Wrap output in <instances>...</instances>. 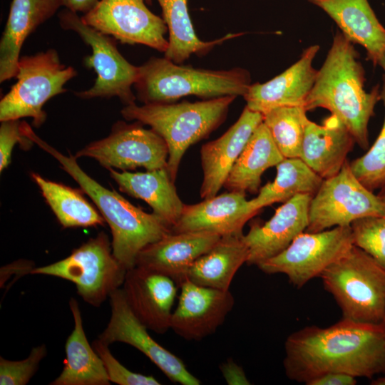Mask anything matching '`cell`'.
Listing matches in <instances>:
<instances>
[{
    "label": "cell",
    "mask_w": 385,
    "mask_h": 385,
    "mask_svg": "<svg viewBox=\"0 0 385 385\" xmlns=\"http://www.w3.org/2000/svg\"><path fill=\"white\" fill-rule=\"evenodd\" d=\"M63 6V0H12L0 41V82L16 76L27 37Z\"/></svg>",
    "instance_id": "obj_24"
},
{
    "label": "cell",
    "mask_w": 385,
    "mask_h": 385,
    "mask_svg": "<svg viewBox=\"0 0 385 385\" xmlns=\"http://www.w3.org/2000/svg\"><path fill=\"white\" fill-rule=\"evenodd\" d=\"M111 315L106 329L98 336L107 344L123 342L145 354L173 382L183 385H199L184 362L159 344L149 334L148 328L135 317L127 303L123 289L109 296Z\"/></svg>",
    "instance_id": "obj_14"
},
{
    "label": "cell",
    "mask_w": 385,
    "mask_h": 385,
    "mask_svg": "<svg viewBox=\"0 0 385 385\" xmlns=\"http://www.w3.org/2000/svg\"><path fill=\"white\" fill-rule=\"evenodd\" d=\"M31 176L63 227H88L104 225L106 221L103 216L79 190L45 179L38 173H32Z\"/></svg>",
    "instance_id": "obj_31"
},
{
    "label": "cell",
    "mask_w": 385,
    "mask_h": 385,
    "mask_svg": "<svg viewBox=\"0 0 385 385\" xmlns=\"http://www.w3.org/2000/svg\"><path fill=\"white\" fill-rule=\"evenodd\" d=\"M223 376L228 384H250L242 367L232 360H229L220 366Z\"/></svg>",
    "instance_id": "obj_39"
},
{
    "label": "cell",
    "mask_w": 385,
    "mask_h": 385,
    "mask_svg": "<svg viewBox=\"0 0 385 385\" xmlns=\"http://www.w3.org/2000/svg\"><path fill=\"white\" fill-rule=\"evenodd\" d=\"M150 3L151 0H146ZM161 6L163 19L169 31L168 47L165 57L180 64L191 55L203 56L215 46L240 34H229L220 38L202 41L195 34L188 8V0H157Z\"/></svg>",
    "instance_id": "obj_29"
},
{
    "label": "cell",
    "mask_w": 385,
    "mask_h": 385,
    "mask_svg": "<svg viewBox=\"0 0 385 385\" xmlns=\"http://www.w3.org/2000/svg\"><path fill=\"white\" fill-rule=\"evenodd\" d=\"M364 83V70L354 43L338 31L304 104L307 111L317 108L330 111L362 149L369 147V121L381 100L379 86L366 92Z\"/></svg>",
    "instance_id": "obj_2"
},
{
    "label": "cell",
    "mask_w": 385,
    "mask_h": 385,
    "mask_svg": "<svg viewBox=\"0 0 385 385\" xmlns=\"http://www.w3.org/2000/svg\"><path fill=\"white\" fill-rule=\"evenodd\" d=\"M127 270L115 257L111 242L99 232L66 258L34 268L31 274L60 277L75 284L78 295L99 307L111 293L123 285Z\"/></svg>",
    "instance_id": "obj_8"
},
{
    "label": "cell",
    "mask_w": 385,
    "mask_h": 385,
    "mask_svg": "<svg viewBox=\"0 0 385 385\" xmlns=\"http://www.w3.org/2000/svg\"><path fill=\"white\" fill-rule=\"evenodd\" d=\"M236 98L227 96L193 103L184 101L142 106L134 103L125 106L120 113L128 120L149 125L164 139L168 148L167 169L175 183L185 151L224 122Z\"/></svg>",
    "instance_id": "obj_4"
},
{
    "label": "cell",
    "mask_w": 385,
    "mask_h": 385,
    "mask_svg": "<svg viewBox=\"0 0 385 385\" xmlns=\"http://www.w3.org/2000/svg\"><path fill=\"white\" fill-rule=\"evenodd\" d=\"M374 385H385V376L379 377L376 379L374 380L371 383Z\"/></svg>",
    "instance_id": "obj_42"
},
{
    "label": "cell",
    "mask_w": 385,
    "mask_h": 385,
    "mask_svg": "<svg viewBox=\"0 0 385 385\" xmlns=\"http://www.w3.org/2000/svg\"><path fill=\"white\" fill-rule=\"evenodd\" d=\"M369 216H385V205L357 179L346 161L338 173L323 179L312 196L306 232L350 226Z\"/></svg>",
    "instance_id": "obj_10"
},
{
    "label": "cell",
    "mask_w": 385,
    "mask_h": 385,
    "mask_svg": "<svg viewBox=\"0 0 385 385\" xmlns=\"http://www.w3.org/2000/svg\"><path fill=\"white\" fill-rule=\"evenodd\" d=\"M45 344L32 348L29 356L20 361L0 357V384L26 385L37 371L41 361L46 356Z\"/></svg>",
    "instance_id": "obj_35"
},
{
    "label": "cell",
    "mask_w": 385,
    "mask_h": 385,
    "mask_svg": "<svg viewBox=\"0 0 385 385\" xmlns=\"http://www.w3.org/2000/svg\"><path fill=\"white\" fill-rule=\"evenodd\" d=\"M145 1L99 0L81 19L122 43L143 44L165 53L168 47L167 25L148 9Z\"/></svg>",
    "instance_id": "obj_13"
},
{
    "label": "cell",
    "mask_w": 385,
    "mask_h": 385,
    "mask_svg": "<svg viewBox=\"0 0 385 385\" xmlns=\"http://www.w3.org/2000/svg\"><path fill=\"white\" fill-rule=\"evenodd\" d=\"M356 143L345 125L331 115L322 125L307 122L300 158L322 179L338 173Z\"/></svg>",
    "instance_id": "obj_22"
},
{
    "label": "cell",
    "mask_w": 385,
    "mask_h": 385,
    "mask_svg": "<svg viewBox=\"0 0 385 385\" xmlns=\"http://www.w3.org/2000/svg\"><path fill=\"white\" fill-rule=\"evenodd\" d=\"M74 328L66 339V360L60 375L50 385H109L102 359L87 339L78 303L69 301Z\"/></svg>",
    "instance_id": "obj_26"
},
{
    "label": "cell",
    "mask_w": 385,
    "mask_h": 385,
    "mask_svg": "<svg viewBox=\"0 0 385 385\" xmlns=\"http://www.w3.org/2000/svg\"><path fill=\"white\" fill-rule=\"evenodd\" d=\"M99 0H63V6L74 12L89 11Z\"/></svg>",
    "instance_id": "obj_40"
},
{
    "label": "cell",
    "mask_w": 385,
    "mask_h": 385,
    "mask_svg": "<svg viewBox=\"0 0 385 385\" xmlns=\"http://www.w3.org/2000/svg\"><path fill=\"white\" fill-rule=\"evenodd\" d=\"M25 136L53 156L94 202L111 228L115 257L128 270L135 266L139 252L172 232L171 227L153 212L133 205L115 190L90 177L78 165L75 155H65L39 138L25 122Z\"/></svg>",
    "instance_id": "obj_3"
},
{
    "label": "cell",
    "mask_w": 385,
    "mask_h": 385,
    "mask_svg": "<svg viewBox=\"0 0 385 385\" xmlns=\"http://www.w3.org/2000/svg\"><path fill=\"white\" fill-rule=\"evenodd\" d=\"M108 344L99 339L92 342V346L102 359L108 379L119 385H159L160 383L153 376L133 372L111 354Z\"/></svg>",
    "instance_id": "obj_36"
},
{
    "label": "cell",
    "mask_w": 385,
    "mask_h": 385,
    "mask_svg": "<svg viewBox=\"0 0 385 385\" xmlns=\"http://www.w3.org/2000/svg\"><path fill=\"white\" fill-rule=\"evenodd\" d=\"M350 227L354 245L385 268V216L362 217Z\"/></svg>",
    "instance_id": "obj_34"
},
{
    "label": "cell",
    "mask_w": 385,
    "mask_h": 385,
    "mask_svg": "<svg viewBox=\"0 0 385 385\" xmlns=\"http://www.w3.org/2000/svg\"><path fill=\"white\" fill-rule=\"evenodd\" d=\"M108 170L120 191L146 202L153 212L171 228L176 224L185 204L178 196L175 183L166 168L137 173Z\"/></svg>",
    "instance_id": "obj_25"
},
{
    "label": "cell",
    "mask_w": 385,
    "mask_h": 385,
    "mask_svg": "<svg viewBox=\"0 0 385 385\" xmlns=\"http://www.w3.org/2000/svg\"><path fill=\"white\" fill-rule=\"evenodd\" d=\"M256 214L245 192L230 191L196 204H185L180 219L171 229L173 232H208L221 237L242 236L245 225Z\"/></svg>",
    "instance_id": "obj_20"
},
{
    "label": "cell",
    "mask_w": 385,
    "mask_h": 385,
    "mask_svg": "<svg viewBox=\"0 0 385 385\" xmlns=\"http://www.w3.org/2000/svg\"><path fill=\"white\" fill-rule=\"evenodd\" d=\"M134 84L136 98L147 103H174L185 96L205 100L244 96L251 85L250 73L242 68L209 70L180 65L152 57L142 66Z\"/></svg>",
    "instance_id": "obj_5"
},
{
    "label": "cell",
    "mask_w": 385,
    "mask_h": 385,
    "mask_svg": "<svg viewBox=\"0 0 385 385\" xmlns=\"http://www.w3.org/2000/svg\"><path fill=\"white\" fill-rule=\"evenodd\" d=\"M350 226L320 232H303L282 252L257 265L265 274H284L297 288L302 287L344 255L353 245Z\"/></svg>",
    "instance_id": "obj_11"
},
{
    "label": "cell",
    "mask_w": 385,
    "mask_h": 385,
    "mask_svg": "<svg viewBox=\"0 0 385 385\" xmlns=\"http://www.w3.org/2000/svg\"><path fill=\"white\" fill-rule=\"evenodd\" d=\"M179 287L170 329L190 341H200L215 332L233 308L235 299L230 290L198 285L188 279Z\"/></svg>",
    "instance_id": "obj_15"
},
{
    "label": "cell",
    "mask_w": 385,
    "mask_h": 385,
    "mask_svg": "<svg viewBox=\"0 0 385 385\" xmlns=\"http://www.w3.org/2000/svg\"><path fill=\"white\" fill-rule=\"evenodd\" d=\"M178 287L170 277L135 265L127 270L123 290L135 317L148 329L163 334L170 329Z\"/></svg>",
    "instance_id": "obj_16"
},
{
    "label": "cell",
    "mask_w": 385,
    "mask_h": 385,
    "mask_svg": "<svg viewBox=\"0 0 385 385\" xmlns=\"http://www.w3.org/2000/svg\"><path fill=\"white\" fill-rule=\"evenodd\" d=\"M76 75L74 68L61 62L53 48L20 57L17 81L0 101V120L29 117L35 127L41 126L46 119L44 104L66 92L64 85Z\"/></svg>",
    "instance_id": "obj_7"
},
{
    "label": "cell",
    "mask_w": 385,
    "mask_h": 385,
    "mask_svg": "<svg viewBox=\"0 0 385 385\" xmlns=\"http://www.w3.org/2000/svg\"><path fill=\"white\" fill-rule=\"evenodd\" d=\"M263 121V114L245 107L237 120L220 138L200 150L203 179L200 197L215 196L224 184L248 140Z\"/></svg>",
    "instance_id": "obj_19"
},
{
    "label": "cell",
    "mask_w": 385,
    "mask_h": 385,
    "mask_svg": "<svg viewBox=\"0 0 385 385\" xmlns=\"http://www.w3.org/2000/svg\"><path fill=\"white\" fill-rule=\"evenodd\" d=\"M19 120L1 121L0 126V171L2 172L10 163L13 148L17 143L24 149L34 143L25 136L21 128Z\"/></svg>",
    "instance_id": "obj_37"
},
{
    "label": "cell",
    "mask_w": 385,
    "mask_h": 385,
    "mask_svg": "<svg viewBox=\"0 0 385 385\" xmlns=\"http://www.w3.org/2000/svg\"><path fill=\"white\" fill-rule=\"evenodd\" d=\"M75 157L93 158L107 169L125 171L141 167L153 170L167 168L168 148L160 135L140 122L118 121L107 137L89 143Z\"/></svg>",
    "instance_id": "obj_12"
},
{
    "label": "cell",
    "mask_w": 385,
    "mask_h": 385,
    "mask_svg": "<svg viewBox=\"0 0 385 385\" xmlns=\"http://www.w3.org/2000/svg\"><path fill=\"white\" fill-rule=\"evenodd\" d=\"M276 168L274 180L262 187L258 195L249 200L250 208L256 213L264 207L284 202L299 194L314 195L323 180L300 158H284Z\"/></svg>",
    "instance_id": "obj_30"
},
{
    "label": "cell",
    "mask_w": 385,
    "mask_h": 385,
    "mask_svg": "<svg viewBox=\"0 0 385 385\" xmlns=\"http://www.w3.org/2000/svg\"><path fill=\"white\" fill-rule=\"evenodd\" d=\"M58 19L63 29L76 32L92 49L84 63L95 70L97 78L92 87L75 94L83 99L116 96L125 106L134 103L132 86L138 80L139 66L121 55L113 38L86 24L76 12L65 9Z\"/></svg>",
    "instance_id": "obj_9"
},
{
    "label": "cell",
    "mask_w": 385,
    "mask_h": 385,
    "mask_svg": "<svg viewBox=\"0 0 385 385\" xmlns=\"http://www.w3.org/2000/svg\"><path fill=\"white\" fill-rule=\"evenodd\" d=\"M385 108V78L381 91ZM357 179L369 190L374 191L385 185V116L381 131L374 144L362 156L349 163Z\"/></svg>",
    "instance_id": "obj_33"
},
{
    "label": "cell",
    "mask_w": 385,
    "mask_h": 385,
    "mask_svg": "<svg viewBox=\"0 0 385 385\" xmlns=\"http://www.w3.org/2000/svg\"><path fill=\"white\" fill-rule=\"evenodd\" d=\"M287 376L307 384L329 372L370 379L385 374V327L344 319L328 327L307 326L284 343Z\"/></svg>",
    "instance_id": "obj_1"
},
{
    "label": "cell",
    "mask_w": 385,
    "mask_h": 385,
    "mask_svg": "<svg viewBox=\"0 0 385 385\" xmlns=\"http://www.w3.org/2000/svg\"><path fill=\"white\" fill-rule=\"evenodd\" d=\"M319 50V45L310 46L279 75L263 83L251 84L243 96L246 107L262 114L280 107H304L317 77L312 63Z\"/></svg>",
    "instance_id": "obj_18"
},
{
    "label": "cell",
    "mask_w": 385,
    "mask_h": 385,
    "mask_svg": "<svg viewBox=\"0 0 385 385\" xmlns=\"http://www.w3.org/2000/svg\"><path fill=\"white\" fill-rule=\"evenodd\" d=\"M319 277L339 307L342 319L383 324L385 268L364 250L353 245Z\"/></svg>",
    "instance_id": "obj_6"
},
{
    "label": "cell",
    "mask_w": 385,
    "mask_h": 385,
    "mask_svg": "<svg viewBox=\"0 0 385 385\" xmlns=\"http://www.w3.org/2000/svg\"><path fill=\"white\" fill-rule=\"evenodd\" d=\"M284 158L262 121L233 165L224 187L230 191L257 193L264 172Z\"/></svg>",
    "instance_id": "obj_27"
},
{
    "label": "cell",
    "mask_w": 385,
    "mask_h": 385,
    "mask_svg": "<svg viewBox=\"0 0 385 385\" xmlns=\"http://www.w3.org/2000/svg\"><path fill=\"white\" fill-rule=\"evenodd\" d=\"M379 192L377 194L378 197L385 205V185L379 189Z\"/></svg>",
    "instance_id": "obj_41"
},
{
    "label": "cell",
    "mask_w": 385,
    "mask_h": 385,
    "mask_svg": "<svg viewBox=\"0 0 385 385\" xmlns=\"http://www.w3.org/2000/svg\"><path fill=\"white\" fill-rule=\"evenodd\" d=\"M356 384V377L351 375L329 372L312 379L307 385H354Z\"/></svg>",
    "instance_id": "obj_38"
},
{
    "label": "cell",
    "mask_w": 385,
    "mask_h": 385,
    "mask_svg": "<svg viewBox=\"0 0 385 385\" xmlns=\"http://www.w3.org/2000/svg\"><path fill=\"white\" fill-rule=\"evenodd\" d=\"M383 325H384V327H385V318H384V321Z\"/></svg>",
    "instance_id": "obj_44"
},
{
    "label": "cell",
    "mask_w": 385,
    "mask_h": 385,
    "mask_svg": "<svg viewBox=\"0 0 385 385\" xmlns=\"http://www.w3.org/2000/svg\"><path fill=\"white\" fill-rule=\"evenodd\" d=\"M378 65H379L385 72V55H384L379 60Z\"/></svg>",
    "instance_id": "obj_43"
},
{
    "label": "cell",
    "mask_w": 385,
    "mask_h": 385,
    "mask_svg": "<svg viewBox=\"0 0 385 385\" xmlns=\"http://www.w3.org/2000/svg\"><path fill=\"white\" fill-rule=\"evenodd\" d=\"M242 236L221 237L207 252L193 262L187 279L198 285L229 290L236 272L249 257Z\"/></svg>",
    "instance_id": "obj_28"
},
{
    "label": "cell",
    "mask_w": 385,
    "mask_h": 385,
    "mask_svg": "<svg viewBox=\"0 0 385 385\" xmlns=\"http://www.w3.org/2000/svg\"><path fill=\"white\" fill-rule=\"evenodd\" d=\"M313 195H297L279 207L263 225L253 224L242 240L249 250L246 264L259 265L285 250L293 240L306 231L309 207Z\"/></svg>",
    "instance_id": "obj_17"
},
{
    "label": "cell",
    "mask_w": 385,
    "mask_h": 385,
    "mask_svg": "<svg viewBox=\"0 0 385 385\" xmlns=\"http://www.w3.org/2000/svg\"><path fill=\"white\" fill-rule=\"evenodd\" d=\"M304 106L280 107L263 114L279 150L286 158H299L304 130L309 118Z\"/></svg>",
    "instance_id": "obj_32"
},
{
    "label": "cell",
    "mask_w": 385,
    "mask_h": 385,
    "mask_svg": "<svg viewBox=\"0 0 385 385\" xmlns=\"http://www.w3.org/2000/svg\"><path fill=\"white\" fill-rule=\"evenodd\" d=\"M325 11L352 43L364 47L378 65L385 55V29L368 0H307Z\"/></svg>",
    "instance_id": "obj_23"
},
{
    "label": "cell",
    "mask_w": 385,
    "mask_h": 385,
    "mask_svg": "<svg viewBox=\"0 0 385 385\" xmlns=\"http://www.w3.org/2000/svg\"><path fill=\"white\" fill-rule=\"evenodd\" d=\"M220 237L208 232H171L145 247L138 255L135 265L163 274L180 286L193 262Z\"/></svg>",
    "instance_id": "obj_21"
}]
</instances>
